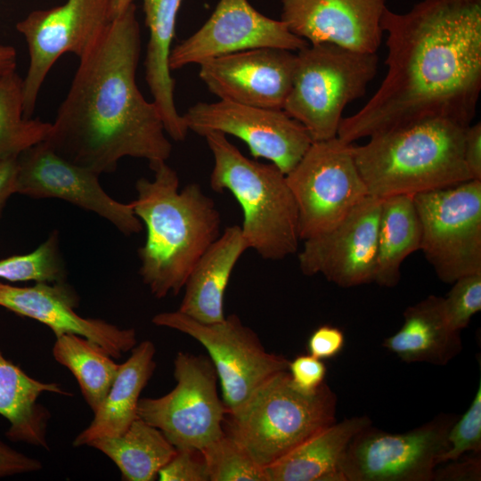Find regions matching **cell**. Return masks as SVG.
<instances>
[{"label": "cell", "mask_w": 481, "mask_h": 481, "mask_svg": "<svg viewBox=\"0 0 481 481\" xmlns=\"http://www.w3.org/2000/svg\"><path fill=\"white\" fill-rule=\"evenodd\" d=\"M141 30L132 4L115 17L82 59L45 142L60 156L98 175L112 173L125 157L150 168L172 152L155 103L136 80Z\"/></svg>", "instance_id": "cell-2"}, {"label": "cell", "mask_w": 481, "mask_h": 481, "mask_svg": "<svg viewBox=\"0 0 481 481\" xmlns=\"http://www.w3.org/2000/svg\"><path fill=\"white\" fill-rule=\"evenodd\" d=\"M134 3H135V0H113V4H112L113 19L120 15L122 12H124Z\"/></svg>", "instance_id": "cell-43"}, {"label": "cell", "mask_w": 481, "mask_h": 481, "mask_svg": "<svg viewBox=\"0 0 481 481\" xmlns=\"http://www.w3.org/2000/svg\"><path fill=\"white\" fill-rule=\"evenodd\" d=\"M247 249L240 226L226 227L190 272L178 310L203 323L223 321L224 292L235 265Z\"/></svg>", "instance_id": "cell-21"}, {"label": "cell", "mask_w": 481, "mask_h": 481, "mask_svg": "<svg viewBox=\"0 0 481 481\" xmlns=\"http://www.w3.org/2000/svg\"><path fill=\"white\" fill-rule=\"evenodd\" d=\"M337 396L324 382L304 392L288 371H280L238 407L227 411L223 428L263 469L336 421Z\"/></svg>", "instance_id": "cell-6"}, {"label": "cell", "mask_w": 481, "mask_h": 481, "mask_svg": "<svg viewBox=\"0 0 481 481\" xmlns=\"http://www.w3.org/2000/svg\"><path fill=\"white\" fill-rule=\"evenodd\" d=\"M78 300L66 281L36 282L29 287L0 281V306L44 323L56 338L64 334L84 337L113 358H119L136 346L135 329L119 328L104 320L78 315L75 311Z\"/></svg>", "instance_id": "cell-19"}, {"label": "cell", "mask_w": 481, "mask_h": 481, "mask_svg": "<svg viewBox=\"0 0 481 481\" xmlns=\"http://www.w3.org/2000/svg\"><path fill=\"white\" fill-rule=\"evenodd\" d=\"M17 65V53L12 45L0 44V73L13 71Z\"/></svg>", "instance_id": "cell-42"}, {"label": "cell", "mask_w": 481, "mask_h": 481, "mask_svg": "<svg viewBox=\"0 0 481 481\" xmlns=\"http://www.w3.org/2000/svg\"><path fill=\"white\" fill-rule=\"evenodd\" d=\"M97 173L57 154L45 141L18 155L15 193L33 199H60L94 212L125 235L139 233L143 223L132 203L110 197Z\"/></svg>", "instance_id": "cell-15"}, {"label": "cell", "mask_w": 481, "mask_h": 481, "mask_svg": "<svg viewBox=\"0 0 481 481\" xmlns=\"http://www.w3.org/2000/svg\"><path fill=\"white\" fill-rule=\"evenodd\" d=\"M67 270L54 231L35 250L0 260V279L9 281H65Z\"/></svg>", "instance_id": "cell-31"}, {"label": "cell", "mask_w": 481, "mask_h": 481, "mask_svg": "<svg viewBox=\"0 0 481 481\" xmlns=\"http://www.w3.org/2000/svg\"><path fill=\"white\" fill-rule=\"evenodd\" d=\"M421 228L413 196L382 199L374 282L392 288L400 281L404 259L420 249Z\"/></svg>", "instance_id": "cell-27"}, {"label": "cell", "mask_w": 481, "mask_h": 481, "mask_svg": "<svg viewBox=\"0 0 481 481\" xmlns=\"http://www.w3.org/2000/svg\"><path fill=\"white\" fill-rule=\"evenodd\" d=\"M468 126L445 118H428L353 145L369 195L414 196L472 180L463 156Z\"/></svg>", "instance_id": "cell-4"}, {"label": "cell", "mask_w": 481, "mask_h": 481, "mask_svg": "<svg viewBox=\"0 0 481 481\" xmlns=\"http://www.w3.org/2000/svg\"><path fill=\"white\" fill-rule=\"evenodd\" d=\"M110 458L126 481H152L176 449L157 428L141 418L117 436L102 437L88 444Z\"/></svg>", "instance_id": "cell-28"}, {"label": "cell", "mask_w": 481, "mask_h": 481, "mask_svg": "<svg viewBox=\"0 0 481 481\" xmlns=\"http://www.w3.org/2000/svg\"><path fill=\"white\" fill-rule=\"evenodd\" d=\"M288 372L294 385L304 392H314L324 382L327 368L323 360L300 355L289 361Z\"/></svg>", "instance_id": "cell-36"}, {"label": "cell", "mask_w": 481, "mask_h": 481, "mask_svg": "<svg viewBox=\"0 0 481 481\" xmlns=\"http://www.w3.org/2000/svg\"><path fill=\"white\" fill-rule=\"evenodd\" d=\"M381 202L368 195L333 228L305 240L298 256L301 272L343 288L374 282Z\"/></svg>", "instance_id": "cell-16"}, {"label": "cell", "mask_w": 481, "mask_h": 481, "mask_svg": "<svg viewBox=\"0 0 481 481\" xmlns=\"http://www.w3.org/2000/svg\"><path fill=\"white\" fill-rule=\"evenodd\" d=\"M188 129L204 136L218 132L242 140L255 158L289 173L313 143L308 132L283 110L265 109L224 100L197 102L182 115Z\"/></svg>", "instance_id": "cell-14"}, {"label": "cell", "mask_w": 481, "mask_h": 481, "mask_svg": "<svg viewBox=\"0 0 481 481\" xmlns=\"http://www.w3.org/2000/svg\"><path fill=\"white\" fill-rule=\"evenodd\" d=\"M452 284L443 298L444 313L450 327L461 331L481 310V273L462 276Z\"/></svg>", "instance_id": "cell-34"}, {"label": "cell", "mask_w": 481, "mask_h": 481, "mask_svg": "<svg viewBox=\"0 0 481 481\" xmlns=\"http://www.w3.org/2000/svg\"><path fill=\"white\" fill-rule=\"evenodd\" d=\"M174 377L176 384L167 394L140 398L137 415L176 450L201 451L224 433L226 408L217 392L215 366L205 355L179 352Z\"/></svg>", "instance_id": "cell-9"}, {"label": "cell", "mask_w": 481, "mask_h": 481, "mask_svg": "<svg viewBox=\"0 0 481 481\" xmlns=\"http://www.w3.org/2000/svg\"><path fill=\"white\" fill-rule=\"evenodd\" d=\"M151 169L153 179L137 180L131 203L146 228L139 273L151 293L163 298L183 289L196 262L221 234V216L199 183L180 190L178 175L167 162Z\"/></svg>", "instance_id": "cell-3"}, {"label": "cell", "mask_w": 481, "mask_h": 481, "mask_svg": "<svg viewBox=\"0 0 481 481\" xmlns=\"http://www.w3.org/2000/svg\"><path fill=\"white\" fill-rule=\"evenodd\" d=\"M371 424L367 416L335 421L266 467V481H345L347 447L354 436Z\"/></svg>", "instance_id": "cell-22"}, {"label": "cell", "mask_w": 481, "mask_h": 481, "mask_svg": "<svg viewBox=\"0 0 481 481\" xmlns=\"http://www.w3.org/2000/svg\"><path fill=\"white\" fill-rule=\"evenodd\" d=\"M113 0H67L61 5L31 12L16 24L29 49L23 79V113L31 118L50 69L64 53L82 59L97 44L113 20Z\"/></svg>", "instance_id": "cell-12"}, {"label": "cell", "mask_w": 481, "mask_h": 481, "mask_svg": "<svg viewBox=\"0 0 481 481\" xmlns=\"http://www.w3.org/2000/svg\"><path fill=\"white\" fill-rule=\"evenodd\" d=\"M44 393L69 395L54 382H43L25 373L0 349V415L10 426L5 436L12 441L48 449L46 430L50 413L37 404Z\"/></svg>", "instance_id": "cell-26"}, {"label": "cell", "mask_w": 481, "mask_h": 481, "mask_svg": "<svg viewBox=\"0 0 481 481\" xmlns=\"http://www.w3.org/2000/svg\"><path fill=\"white\" fill-rule=\"evenodd\" d=\"M463 156L472 180H481V124L469 125L465 133Z\"/></svg>", "instance_id": "cell-40"}, {"label": "cell", "mask_w": 481, "mask_h": 481, "mask_svg": "<svg viewBox=\"0 0 481 481\" xmlns=\"http://www.w3.org/2000/svg\"><path fill=\"white\" fill-rule=\"evenodd\" d=\"M129 358L118 365L116 377L89 426L73 441L76 447L123 434L138 418L140 395L154 373L156 348L150 340L135 346Z\"/></svg>", "instance_id": "cell-24"}, {"label": "cell", "mask_w": 481, "mask_h": 481, "mask_svg": "<svg viewBox=\"0 0 481 481\" xmlns=\"http://www.w3.org/2000/svg\"><path fill=\"white\" fill-rule=\"evenodd\" d=\"M18 155L0 157V217L8 199L15 193Z\"/></svg>", "instance_id": "cell-41"}, {"label": "cell", "mask_w": 481, "mask_h": 481, "mask_svg": "<svg viewBox=\"0 0 481 481\" xmlns=\"http://www.w3.org/2000/svg\"><path fill=\"white\" fill-rule=\"evenodd\" d=\"M387 8L386 0H281V20L310 45L374 53L381 43Z\"/></svg>", "instance_id": "cell-20"}, {"label": "cell", "mask_w": 481, "mask_h": 481, "mask_svg": "<svg viewBox=\"0 0 481 481\" xmlns=\"http://www.w3.org/2000/svg\"><path fill=\"white\" fill-rule=\"evenodd\" d=\"M420 218V249L437 277L452 284L481 273V180L413 196Z\"/></svg>", "instance_id": "cell-10"}, {"label": "cell", "mask_w": 481, "mask_h": 481, "mask_svg": "<svg viewBox=\"0 0 481 481\" xmlns=\"http://www.w3.org/2000/svg\"><path fill=\"white\" fill-rule=\"evenodd\" d=\"M183 0H143L150 36L144 60L145 80L167 135L183 141L188 129L174 100L175 79L168 65L177 13Z\"/></svg>", "instance_id": "cell-23"}, {"label": "cell", "mask_w": 481, "mask_h": 481, "mask_svg": "<svg viewBox=\"0 0 481 481\" xmlns=\"http://www.w3.org/2000/svg\"><path fill=\"white\" fill-rule=\"evenodd\" d=\"M308 43L295 36L281 20L271 19L248 0H219L208 20L171 49L170 70L256 48L298 52Z\"/></svg>", "instance_id": "cell-17"}, {"label": "cell", "mask_w": 481, "mask_h": 481, "mask_svg": "<svg viewBox=\"0 0 481 481\" xmlns=\"http://www.w3.org/2000/svg\"><path fill=\"white\" fill-rule=\"evenodd\" d=\"M204 137L214 158L210 187L216 192L228 191L238 200L249 249L267 260L296 253L300 240L298 216L286 174L273 163L247 158L222 133Z\"/></svg>", "instance_id": "cell-5"}, {"label": "cell", "mask_w": 481, "mask_h": 481, "mask_svg": "<svg viewBox=\"0 0 481 481\" xmlns=\"http://www.w3.org/2000/svg\"><path fill=\"white\" fill-rule=\"evenodd\" d=\"M53 355L77 379L86 404L94 412L110 388L119 364L98 345L76 334L57 337Z\"/></svg>", "instance_id": "cell-29"}, {"label": "cell", "mask_w": 481, "mask_h": 481, "mask_svg": "<svg viewBox=\"0 0 481 481\" xmlns=\"http://www.w3.org/2000/svg\"><path fill=\"white\" fill-rule=\"evenodd\" d=\"M296 55L282 110L303 125L313 142L336 137L346 106L363 97L376 76L378 54L308 44Z\"/></svg>", "instance_id": "cell-7"}, {"label": "cell", "mask_w": 481, "mask_h": 481, "mask_svg": "<svg viewBox=\"0 0 481 481\" xmlns=\"http://www.w3.org/2000/svg\"><path fill=\"white\" fill-rule=\"evenodd\" d=\"M286 179L297 204L303 240L333 228L369 195L353 143L338 136L313 142Z\"/></svg>", "instance_id": "cell-8"}, {"label": "cell", "mask_w": 481, "mask_h": 481, "mask_svg": "<svg viewBox=\"0 0 481 481\" xmlns=\"http://www.w3.org/2000/svg\"><path fill=\"white\" fill-rule=\"evenodd\" d=\"M296 58V53L280 48L244 50L200 63L199 77L220 100L282 110Z\"/></svg>", "instance_id": "cell-18"}, {"label": "cell", "mask_w": 481, "mask_h": 481, "mask_svg": "<svg viewBox=\"0 0 481 481\" xmlns=\"http://www.w3.org/2000/svg\"><path fill=\"white\" fill-rule=\"evenodd\" d=\"M52 123L26 118L23 79L16 70L0 73V157L19 155L45 141Z\"/></svg>", "instance_id": "cell-30"}, {"label": "cell", "mask_w": 481, "mask_h": 481, "mask_svg": "<svg viewBox=\"0 0 481 481\" xmlns=\"http://www.w3.org/2000/svg\"><path fill=\"white\" fill-rule=\"evenodd\" d=\"M387 74L356 113L343 118L347 143L428 119L463 126L481 91V0H422L405 13L386 9Z\"/></svg>", "instance_id": "cell-1"}, {"label": "cell", "mask_w": 481, "mask_h": 481, "mask_svg": "<svg viewBox=\"0 0 481 481\" xmlns=\"http://www.w3.org/2000/svg\"><path fill=\"white\" fill-rule=\"evenodd\" d=\"M345 336L338 327L322 325L316 328L307 339L308 354L321 360L336 357L343 349Z\"/></svg>", "instance_id": "cell-37"}, {"label": "cell", "mask_w": 481, "mask_h": 481, "mask_svg": "<svg viewBox=\"0 0 481 481\" xmlns=\"http://www.w3.org/2000/svg\"><path fill=\"white\" fill-rule=\"evenodd\" d=\"M152 323L186 334L201 344L215 366L227 411L241 404L274 374L288 371L289 360L266 351L257 334L234 314L203 323L179 310L153 316Z\"/></svg>", "instance_id": "cell-11"}, {"label": "cell", "mask_w": 481, "mask_h": 481, "mask_svg": "<svg viewBox=\"0 0 481 481\" xmlns=\"http://www.w3.org/2000/svg\"><path fill=\"white\" fill-rule=\"evenodd\" d=\"M448 447L439 459V465L469 452H481V379L471 404L457 418L447 436ZM438 465V466H439Z\"/></svg>", "instance_id": "cell-33"}, {"label": "cell", "mask_w": 481, "mask_h": 481, "mask_svg": "<svg viewBox=\"0 0 481 481\" xmlns=\"http://www.w3.org/2000/svg\"><path fill=\"white\" fill-rule=\"evenodd\" d=\"M200 452L209 481H266L265 469L225 433Z\"/></svg>", "instance_id": "cell-32"}, {"label": "cell", "mask_w": 481, "mask_h": 481, "mask_svg": "<svg viewBox=\"0 0 481 481\" xmlns=\"http://www.w3.org/2000/svg\"><path fill=\"white\" fill-rule=\"evenodd\" d=\"M459 415L442 413L407 432L388 433L371 424L350 442L343 465L345 481H431L448 447Z\"/></svg>", "instance_id": "cell-13"}, {"label": "cell", "mask_w": 481, "mask_h": 481, "mask_svg": "<svg viewBox=\"0 0 481 481\" xmlns=\"http://www.w3.org/2000/svg\"><path fill=\"white\" fill-rule=\"evenodd\" d=\"M444 467H436L434 473L435 481H477L481 478L480 452H470L460 458L443 463Z\"/></svg>", "instance_id": "cell-38"}, {"label": "cell", "mask_w": 481, "mask_h": 481, "mask_svg": "<svg viewBox=\"0 0 481 481\" xmlns=\"http://www.w3.org/2000/svg\"><path fill=\"white\" fill-rule=\"evenodd\" d=\"M40 461L28 456L0 440V478L39 471Z\"/></svg>", "instance_id": "cell-39"}, {"label": "cell", "mask_w": 481, "mask_h": 481, "mask_svg": "<svg viewBox=\"0 0 481 481\" xmlns=\"http://www.w3.org/2000/svg\"><path fill=\"white\" fill-rule=\"evenodd\" d=\"M403 315L402 327L382 343L402 361L445 365L461 351V331L448 324L442 297L430 295Z\"/></svg>", "instance_id": "cell-25"}, {"label": "cell", "mask_w": 481, "mask_h": 481, "mask_svg": "<svg viewBox=\"0 0 481 481\" xmlns=\"http://www.w3.org/2000/svg\"><path fill=\"white\" fill-rule=\"evenodd\" d=\"M158 477L161 481H209L205 460L198 450H176Z\"/></svg>", "instance_id": "cell-35"}]
</instances>
